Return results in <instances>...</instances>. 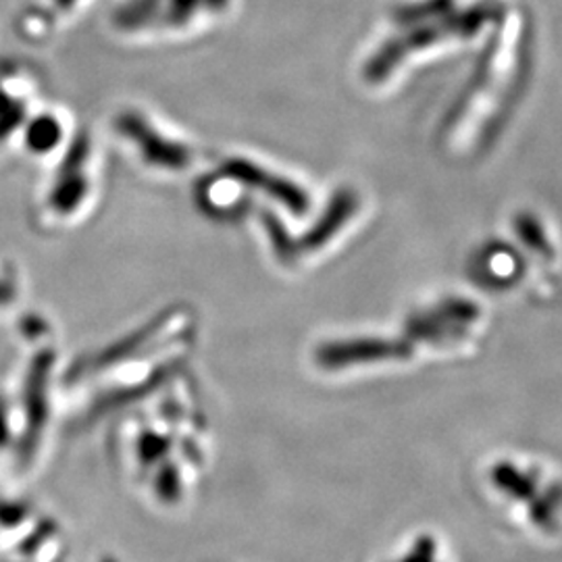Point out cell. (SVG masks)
I'll return each instance as SVG.
<instances>
[{"label": "cell", "instance_id": "7a4b0ae2", "mask_svg": "<svg viewBox=\"0 0 562 562\" xmlns=\"http://www.w3.org/2000/svg\"><path fill=\"white\" fill-rule=\"evenodd\" d=\"M111 136L123 157L155 180L186 178L209 157L176 123L140 104H125L113 113Z\"/></svg>", "mask_w": 562, "mask_h": 562}, {"label": "cell", "instance_id": "8992f818", "mask_svg": "<svg viewBox=\"0 0 562 562\" xmlns=\"http://www.w3.org/2000/svg\"><path fill=\"white\" fill-rule=\"evenodd\" d=\"M413 348L408 341L350 340L329 341L317 350V362L323 369H338L355 362L390 361L406 359Z\"/></svg>", "mask_w": 562, "mask_h": 562}, {"label": "cell", "instance_id": "ba28073f", "mask_svg": "<svg viewBox=\"0 0 562 562\" xmlns=\"http://www.w3.org/2000/svg\"><path fill=\"white\" fill-rule=\"evenodd\" d=\"M25 281L20 267L7 257H0V315H7L15 304L23 301Z\"/></svg>", "mask_w": 562, "mask_h": 562}, {"label": "cell", "instance_id": "277c9868", "mask_svg": "<svg viewBox=\"0 0 562 562\" xmlns=\"http://www.w3.org/2000/svg\"><path fill=\"white\" fill-rule=\"evenodd\" d=\"M213 165L225 176H229L232 180L238 181L246 192L259 190L269 199L280 202L281 206L288 209L292 215L301 217L311 206V199L306 196V192L302 190L301 186L271 173L259 162L250 161L246 157L227 155V157H220Z\"/></svg>", "mask_w": 562, "mask_h": 562}, {"label": "cell", "instance_id": "5b68a950", "mask_svg": "<svg viewBox=\"0 0 562 562\" xmlns=\"http://www.w3.org/2000/svg\"><path fill=\"white\" fill-rule=\"evenodd\" d=\"M41 104V86L30 74L0 69V148L18 142L21 127Z\"/></svg>", "mask_w": 562, "mask_h": 562}, {"label": "cell", "instance_id": "3957f363", "mask_svg": "<svg viewBox=\"0 0 562 562\" xmlns=\"http://www.w3.org/2000/svg\"><path fill=\"white\" fill-rule=\"evenodd\" d=\"M78 130L80 125L67 109L42 102L21 127L15 146L27 159L48 165L69 146Z\"/></svg>", "mask_w": 562, "mask_h": 562}, {"label": "cell", "instance_id": "9c48e42d", "mask_svg": "<svg viewBox=\"0 0 562 562\" xmlns=\"http://www.w3.org/2000/svg\"><path fill=\"white\" fill-rule=\"evenodd\" d=\"M515 229H517L519 238L525 241V246H529L538 255L552 259V248H550V241L546 238L542 223L538 222L533 215L521 213L515 222Z\"/></svg>", "mask_w": 562, "mask_h": 562}, {"label": "cell", "instance_id": "52a82bcc", "mask_svg": "<svg viewBox=\"0 0 562 562\" xmlns=\"http://www.w3.org/2000/svg\"><path fill=\"white\" fill-rule=\"evenodd\" d=\"M359 209V196L355 190L350 188H341L334 199L327 204V209L323 211L319 222L311 227V232L304 234L302 240L296 241L299 252L301 250H319L327 241L331 240L341 227L348 223V220L357 213Z\"/></svg>", "mask_w": 562, "mask_h": 562}, {"label": "cell", "instance_id": "6da1fadb", "mask_svg": "<svg viewBox=\"0 0 562 562\" xmlns=\"http://www.w3.org/2000/svg\"><path fill=\"white\" fill-rule=\"evenodd\" d=\"M102 186L101 146L88 130L80 127L59 157L46 165L30 220L46 236L71 232L94 215Z\"/></svg>", "mask_w": 562, "mask_h": 562}]
</instances>
